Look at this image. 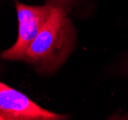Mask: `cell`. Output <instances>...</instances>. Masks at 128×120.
Instances as JSON below:
<instances>
[{
    "instance_id": "obj_1",
    "label": "cell",
    "mask_w": 128,
    "mask_h": 120,
    "mask_svg": "<svg viewBox=\"0 0 128 120\" xmlns=\"http://www.w3.org/2000/svg\"><path fill=\"white\" fill-rule=\"evenodd\" d=\"M76 45V31L68 12L52 7L49 18L27 48L22 61L29 63L38 74L56 73L70 57Z\"/></svg>"
},
{
    "instance_id": "obj_2",
    "label": "cell",
    "mask_w": 128,
    "mask_h": 120,
    "mask_svg": "<svg viewBox=\"0 0 128 120\" xmlns=\"http://www.w3.org/2000/svg\"><path fill=\"white\" fill-rule=\"evenodd\" d=\"M18 20V35L13 46L4 50L0 58L7 61H22L29 45L49 18L52 6L45 3L42 6H30L16 2Z\"/></svg>"
},
{
    "instance_id": "obj_3",
    "label": "cell",
    "mask_w": 128,
    "mask_h": 120,
    "mask_svg": "<svg viewBox=\"0 0 128 120\" xmlns=\"http://www.w3.org/2000/svg\"><path fill=\"white\" fill-rule=\"evenodd\" d=\"M68 117L45 110L24 93L0 82V120H63Z\"/></svg>"
},
{
    "instance_id": "obj_4",
    "label": "cell",
    "mask_w": 128,
    "mask_h": 120,
    "mask_svg": "<svg viewBox=\"0 0 128 120\" xmlns=\"http://www.w3.org/2000/svg\"><path fill=\"white\" fill-rule=\"evenodd\" d=\"M81 0H45V3L52 7H59L70 13L73 8L78 6Z\"/></svg>"
}]
</instances>
